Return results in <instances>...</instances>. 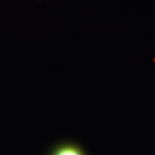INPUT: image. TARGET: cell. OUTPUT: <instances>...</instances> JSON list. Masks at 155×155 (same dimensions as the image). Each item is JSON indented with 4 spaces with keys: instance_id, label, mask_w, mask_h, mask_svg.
Segmentation results:
<instances>
[{
    "instance_id": "cell-1",
    "label": "cell",
    "mask_w": 155,
    "mask_h": 155,
    "mask_svg": "<svg viewBox=\"0 0 155 155\" xmlns=\"http://www.w3.org/2000/svg\"><path fill=\"white\" fill-rule=\"evenodd\" d=\"M47 155H88L81 144L74 141H63L53 145Z\"/></svg>"
}]
</instances>
